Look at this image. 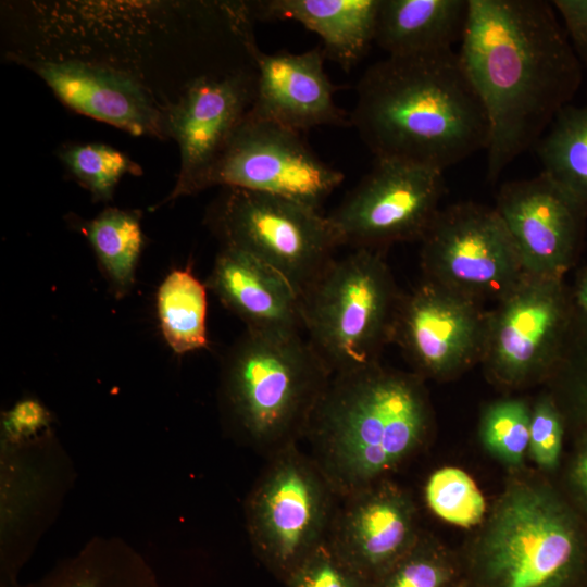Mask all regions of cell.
Returning <instances> with one entry per match:
<instances>
[{
    "instance_id": "cell-1",
    "label": "cell",
    "mask_w": 587,
    "mask_h": 587,
    "mask_svg": "<svg viewBox=\"0 0 587 587\" xmlns=\"http://www.w3.org/2000/svg\"><path fill=\"white\" fill-rule=\"evenodd\" d=\"M489 122L488 178L535 147L583 80L551 2L469 0L458 52Z\"/></svg>"
},
{
    "instance_id": "cell-2",
    "label": "cell",
    "mask_w": 587,
    "mask_h": 587,
    "mask_svg": "<svg viewBox=\"0 0 587 587\" xmlns=\"http://www.w3.org/2000/svg\"><path fill=\"white\" fill-rule=\"evenodd\" d=\"M350 123L375 159L442 172L489 142L485 108L453 49L369 66Z\"/></svg>"
},
{
    "instance_id": "cell-3",
    "label": "cell",
    "mask_w": 587,
    "mask_h": 587,
    "mask_svg": "<svg viewBox=\"0 0 587 587\" xmlns=\"http://www.w3.org/2000/svg\"><path fill=\"white\" fill-rule=\"evenodd\" d=\"M429 425L421 377L378 363L333 375L304 436L340 498L383 480L423 444Z\"/></svg>"
},
{
    "instance_id": "cell-4",
    "label": "cell",
    "mask_w": 587,
    "mask_h": 587,
    "mask_svg": "<svg viewBox=\"0 0 587 587\" xmlns=\"http://www.w3.org/2000/svg\"><path fill=\"white\" fill-rule=\"evenodd\" d=\"M332 377L301 335L247 329L225 361L223 392L241 434L271 455L304 436Z\"/></svg>"
},
{
    "instance_id": "cell-5",
    "label": "cell",
    "mask_w": 587,
    "mask_h": 587,
    "mask_svg": "<svg viewBox=\"0 0 587 587\" xmlns=\"http://www.w3.org/2000/svg\"><path fill=\"white\" fill-rule=\"evenodd\" d=\"M401 294L382 250L333 259L300 296L303 330L333 375L378 364Z\"/></svg>"
},
{
    "instance_id": "cell-6",
    "label": "cell",
    "mask_w": 587,
    "mask_h": 587,
    "mask_svg": "<svg viewBox=\"0 0 587 587\" xmlns=\"http://www.w3.org/2000/svg\"><path fill=\"white\" fill-rule=\"evenodd\" d=\"M583 551L579 525L550 489L510 487L479 541L475 566L482 587H563Z\"/></svg>"
},
{
    "instance_id": "cell-7",
    "label": "cell",
    "mask_w": 587,
    "mask_h": 587,
    "mask_svg": "<svg viewBox=\"0 0 587 587\" xmlns=\"http://www.w3.org/2000/svg\"><path fill=\"white\" fill-rule=\"evenodd\" d=\"M222 246L242 250L284 275L299 295L334 259L339 237L307 204L242 188L223 187L208 213Z\"/></svg>"
},
{
    "instance_id": "cell-8",
    "label": "cell",
    "mask_w": 587,
    "mask_h": 587,
    "mask_svg": "<svg viewBox=\"0 0 587 587\" xmlns=\"http://www.w3.org/2000/svg\"><path fill=\"white\" fill-rule=\"evenodd\" d=\"M337 498L316 463L297 444L271 454L246 504L257 554L285 578L326 540Z\"/></svg>"
},
{
    "instance_id": "cell-9",
    "label": "cell",
    "mask_w": 587,
    "mask_h": 587,
    "mask_svg": "<svg viewBox=\"0 0 587 587\" xmlns=\"http://www.w3.org/2000/svg\"><path fill=\"white\" fill-rule=\"evenodd\" d=\"M421 241L425 279L479 303L498 302L527 275L505 224L486 205L440 209Z\"/></svg>"
},
{
    "instance_id": "cell-10",
    "label": "cell",
    "mask_w": 587,
    "mask_h": 587,
    "mask_svg": "<svg viewBox=\"0 0 587 587\" xmlns=\"http://www.w3.org/2000/svg\"><path fill=\"white\" fill-rule=\"evenodd\" d=\"M445 189L442 171L375 159L372 170L327 217L341 246L382 250L421 240L441 209Z\"/></svg>"
},
{
    "instance_id": "cell-11",
    "label": "cell",
    "mask_w": 587,
    "mask_h": 587,
    "mask_svg": "<svg viewBox=\"0 0 587 587\" xmlns=\"http://www.w3.org/2000/svg\"><path fill=\"white\" fill-rule=\"evenodd\" d=\"M342 180L344 174L321 160L301 133L248 113L209 174L204 189L242 188L320 210Z\"/></svg>"
},
{
    "instance_id": "cell-12",
    "label": "cell",
    "mask_w": 587,
    "mask_h": 587,
    "mask_svg": "<svg viewBox=\"0 0 587 587\" xmlns=\"http://www.w3.org/2000/svg\"><path fill=\"white\" fill-rule=\"evenodd\" d=\"M257 71L202 77L164 107L166 137L179 149L176 184L162 204L204 190L205 180L247 117L255 96Z\"/></svg>"
},
{
    "instance_id": "cell-13",
    "label": "cell",
    "mask_w": 587,
    "mask_h": 587,
    "mask_svg": "<svg viewBox=\"0 0 587 587\" xmlns=\"http://www.w3.org/2000/svg\"><path fill=\"white\" fill-rule=\"evenodd\" d=\"M488 317L482 303L425 279L401 295L391 341L420 377L444 379L482 362Z\"/></svg>"
},
{
    "instance_id": "cell-14",
    "label": "cell",
    "mask_w": 587,
    "mask_h": 587,
    "mask_svg": "<svg viewBox=\"0 0 587 587\" xmlns=\"http://www.w3.org/2000/svg\"><path fill=\"white\" fill-rule=\"evenodd\" d=\"M566 319L562 279L526 275L489 312L486 370L507 386L538 377L555 360Z\"/></svg>"
},
{
    "instance_id": "cell-15",
    "label": "cell",
    "mask_w": 587,
    "mask_h": 587,
    "mask_svg": "<svg viewBox=\"0 0 587 587\" xmlns=\"http://www.w3.org/2000/svg\"><path fill=\"white\" fill-rule=\"evenodd\" d=\"M495 209L526 274L562 279L582 240L587 203L541 172L503 184Z\"/></svg>"
},
{
    "instance_id": "cell-16",
    "label": "cell",
    "mask_w": 587,
    "mask_h": 587,
    "mask_svg": "<svg viewBox=\"0 0 587 587\" xmlns=\"http://www.w3.org/2000/svg\"><path fill=\"white\" fill-rule=\"evenodd\" d=\"M36 73L65 105L134 136L165 138L164 108L134 75L96 61L11 52Z\"/></svg>"
},
{
    "instance_id": "cell-17",
    "label": "cell",
    "mask_w": 587,
    "mask_h": 587,
    "mask_svg": "<svg viewBox=\"0 0 587 587\" xmlns=\"http://www.w3.org/2000/svg\"><path fill=\"white\" fill-rule=\"evenodd\" d=\"M339 499L326 539L370 585L417 540L415 505L385 479Z\"/></svg>"
},
{
    "instance_id": "cell-18",
    "label": "cell",
    "mask_w": 587,
    "mask_h": 587,
    "mask_svg": "<svg viewBox=\"0 0 587 587\" xmlns=\"http://www.w3.org/2000/svg\"><path fill=\"white\" fill-rule=\"evenodd\" d=\"M325 59L322 46L301 53L258 49L255 96L249 113L299 133L351 125L350 115L335 101L340 87L326 74Z\"/></svg>"
},
{
    "instance_id": "cell-19",
    "label": "cell",
    "mask_w": 587,
    "mask_h": 587,
    "mask_svg": "<svg viewBox=\"0 0 587 587\" xmlns=\"http://www.w3.org/2000/svg\"><path fill=\"white\" fill-rule=\"evenodd\" d=\"M221 302L251 332L301 335L300 295L279 272L228 246H222L208 282Z\"/></svg>"
},
{
    "instance_id": "cell-20",
    "label": "cell",
    "mask_w": 587,
    "mask_h": 587,
    "mask_svg": "<svg viewBox=\"0 0 587 587\" xmlns=\"http://www.w3.org/2000/svg\"><path fill=\"white\" fill-rule=\"evenodd\" d=\"M382 0L248 1L254 21H295L319 35L326 59L349 72L375 41Z\"/></svg>"
},
{
    "instance_id": "cell-21",
    "label": "cell",
    "mask_w": 587,
    "mask_h": 587,
    "mask_svg": "<svg viewBox=\"0 0 587 587\" xmlns=\"http://www.w3.org/2000/svg\"><path fill=\"white\" fill-rule=\"evenodd\" d=\"M467 14L469 0H382L374 42L390 57L451 50Z\"/></svg>"
},
{
    "instance_id": "cell-22",
    "label": "cell",
    "mask_w": 587,
    "mask_h": 587,
    "mask_svg": "<svg viewBox=\"0 0 587 587\" xmlns=\"http://www.w3.org/2000/svg\"><path fill=\"white\" fill-rule=\"evenodd\" d=\"M162 334L178 354L208 346L207 289L189 268L171 272L158 290Z\"/></svg>"
},
{
    "instance_id": "cell-23",
    "label": "cell",
    "mask_w": 587,
    "mask_h": 587,
    "mask_svg": "<svg viewBox=\"0 0 587 587\" xmlns=\"http://www.w3.org/2000/svg\"><path fill=\"white\" fill-rule=\"evenodd\" d=\"M535 148L541 172L587 203V104L562 109Z\"/></svg>"
},
{
    "instance_id": "cell-24",
    "label": "cell",
    "mask_w": 587,
    "mask_h": 587,
    "mask_svg": "<svg viewBox=\"0 0 587 587\" xmlns=\"http://www.w3.org/2000/svg\"><path fill=\"white\" fill-rule=\"evenodd\" d=\"M86 235L118 294L133 284L143 236L139 215L108 208L88 223Z\"/></svg>"
},
{
    "instance_id": "cell-25",
    "label": "cell",
    "mask_w": 587,
    "mask_h": 587,
    "mask_svg": "<svg viewBox=\"0 0 587 587\" xmlns=\"http://www.w3.org/2000/svg\"><path fill=\"white\" fill-rule=\"evenodd\" d=\"M58 155L67 172L98 200L111 199L124 175L142 174L127 154L103 143L65 145Z\"/></svg>"
},
{
    "instance_id": "cell-26",
    "label": "cell",
    "mask_w": 587,
    "mask_h": 587,
    "mask_svg": "<svg viewBox=\"0 0 587 587\" xmlns=\"http://www.w3.org/2000/svg\"><path fill=\"white\" fill-rule=\"evenodd\" d=\"M425 497L441 520L463 528L477 525L485 515V498L472 477L459 467L435 471L427 480Z\"/></svg>"
},
{
    "instance_id": "cell-27",
    "label": "cell",
    "mask_w": 587,
    "mask_h": 587,
    "mask_svg": "<svg viewBox=\"0 0 587 587\" xmlns=\"http://www.w3.org/2000/svg\"><path fill=\"white\" fill-rule=\"evenodd\" d=\"M530 411L523 400L505 399L490 404L480 422L485 449L509 466H521L528 452Z\"/></svg>"
},
{
    "instance_id": "cell-28",
    "label": "cell",
    "mask_w": 587,
    "mask_h": 587,
    "mask_svg": "<svg viewBox=\"0 0 587 587\" xmlns=\"http://www.w3.org/2000/svg\"><path fill=\"white\" fill-rule=\"evenodd\" d=\"M452 576L447 553L420 534L414 545L369 587H447Z\"/></svg>"
},
{
    "instance_id": "cell-29",
    "label": "cell",
    "mask_w": 587,
    "mask_h": 587,
    "mask_svg": "<svg viewBox=\"0 0 587 587\" xmlns=\"http://www.w3.org/2000/svg\"><path fill=\"white\" fill-rule=\"evenodd\" d=\"M134 565L84 559L33 587H155L148 573Z\"/></svg>"
},
{
    "instance_id": "cell-30",
    "label": "cell",
    "mask_w": 587,
    "mask_h": 587,
    "mask_svg": "<svg viewBox=\"0 0 587 587\" xmlns=\"http://www.w3.org/2000/svg\"><path fill=\"white\" fill-rule=\"evenodd\" d=\"M288 587H369L333 550L327 539L284 578Z\"/></svg>"
},
{
    "instance_id": "cell-31",
    "label": "cell",
    "mask_w": 587,
    "mask_h": 587,
    "mask_svg": "<svg viewBox=\"0 0 587 587\" xmlns=\"http://www.w3.org/2000/svg\"><path fill=\"white\" fill-rule=\"evenodd\" d=\"M563 423L555 402L540 398L530 411L528 453L535 463L550 471L558 466L562 451Z\"/></svg>"
},
{
    "instance_id": "cell-32",
    "label": "cell",
    "mask_w": 587,
    "mask_h": 587,
    "mask_svg": "<svg viewBox=\"0 0 587 587\" xmlns=\"http://www.w3.org/2000/svg\"><path fill=\"white\" fill-rule=\"evenodd\" d=\"M566 36L583 66L587 67V0H553Z\"/></svg>"
},
{
    "instance_id": "cell-33",
    "label": "cell",
    "mask_w": 587,
    "mask_h": 587,
    "mask_svg": "<svg viewBox=\"0 0 587 587\" xmlns=\"http://www.w3.org/2000/svg\"><path fill=\"white\" fill-rule=\"evenodd\" d=\"M48 424V412L34 400L17 403L3 422L4 434L12 441H20L37 434Z\"/></svg>"
},
{
    "instance_id": "cell-34",
    "label": "cell",
    "mask_w": 587,
    "mask_h": 587,
    "mask_svg": "<svg viewBox=\"0 0 587 587\" xmlns=\"http://www.w3.org/2000/svg\"><path fill=\"white\" fill-rule=\"evenodd\" d=\"M571 480L582 499L587 503V439H583L572 467Z\"/></svg>"
},
{
    "instance_id": "cell-35",
    "label": "cell",
    "mask_w": 587,
    "mask_h": 587,
    "mask_svg": "<svg viewBox=\"0 0 587 587\" xmlns=\"http://www.w3.org/2000/svg\"><path fill=\"white\" fill-rule=\"evenodd\" d=\"M577 298L579 305L587 312V273L580 282Z\"/></svg>"
},
{
    "instance_id": "cell-36",
    "label": "cell",
    "mask_w": 587,
    "mask_h": 587,
    "mask_svg": "<svg viewBox=\"0 0 587 587\" xmlns=\"http://www.w3.org/2000/svg\"><path fill=\"white\" fill-rule=\"evenodd\" d=\"M458 587H464V586L461 585V586H458Z\"/></svg>"
}]
</instances>
